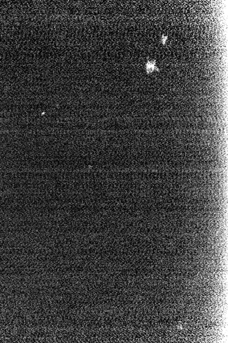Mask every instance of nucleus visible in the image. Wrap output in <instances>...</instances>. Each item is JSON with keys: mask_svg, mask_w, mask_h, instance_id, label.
I'll use <instances>...</instances> for the list:
<instances>
[{"mask_svg": "<svg viewBox=\"0 0 228 343\" xmlns=\"http://www.w3.org/2000/svg\"><path fill=\"white\" fill-rule=\"evenodd\" d=\"M146 68H147V73H151L152 71H154V69L157 67H155V63L154 62H148L146 64Z\"/></svg>", "mask_w": 228, "mask_h": 343, "instance_id": "f257e3e1", "label": "nucleus"}]
</instances>
